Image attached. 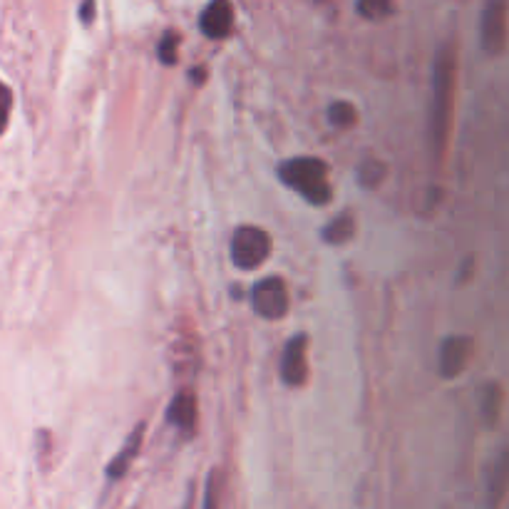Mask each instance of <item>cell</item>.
<instances>
[{
	"mask_svg": "<svg viewBox=\"0 0 509 509\" xmlns=\"http://www.w3.org/2000/svg\"><path fill=\"white\" fill-rule=\"evenodd\" d=\"M455 87H457V53L447 43L435 57L433 94H430V110H427V140H430V152L437 160L445 154L447 140H450Z\"/></svg>",
	"mask_w": 509,
	"mask_h": 509,
	"instance_id": "6da1fadb",
	"label": "cell"
},
{
	"mask_svg": "<svg viewBox=\"0 0 509 509\" xmlns=\"http://www.w3.org/2000/svg\"><path fill=\"white\" fill-rule=\"evenodd\" d=\"M279 177L283 184L296 189L303 199H308L316 207H323L333 199V189L328 181V167L321 160L313 157H296L283 162L279 167Z\"/></svg>",
	"mask_w": 509,
	"mask_h": 509,
	"instance_id": "7a4b0ae2",
	"label": "cell"
},
{
	"mask_svg": "<svg viewBox=\"0 0 509 509\" xmlns=\"http://www.w3.org/2000/svg\"><path fill=\"white\" fill-rule=\"evenodd\" d=\"M271 236L264 229L244 224L239 227L231 236V261L241 271H256L259 266L266 264V259L271 256Z\"/></svg>",
	"mask_w": 509,
	"mask_h": 509,
	"instance_id": "3957f363",
	"label": "cell"
},
{
	"mask_svg": "<svg viewBox=\"0 0 509 509\" xmlns=\"http://www.w3.org/2000/svg\"><path fill=\"white\" fill-rule=\"evenodd\" d=\"M482 47L487 55H500L507 47L509 0H487L482 10Z\"/></svg>",
	"mask_w": 509,
	"mask_h": 509,
	"instance_id": "277c9868",
	"label": "cell"
},
{
	"mask_svg": "<svg viewBox=\"0 0 509 509\" xmlns=\"http://www.w3.org/2000/svg\"><path fill=\"white\" fill-rule=\"evenodd\" d=\"M251 303L254 311L266 318V321H279L289 313V289L279 276H266L261 281H256L251 291Z\"/></svg>",
	"mask_w": 509,
	"mask_h": 509,
	"instance_id": "5b68a950",
	"label": "cell"
},
{
	"mask_svg": "<svg viewBox=\"0 0 509 509\" xmlns=\"http://www.w3.org/2000/svg\"><path fill=\"white\" fill-rule=\"evenodd\" d=\"M475 350V340L470 336H450L440 346V376L453 380L463 376Z\"/></svg>",
	"mask_w": 509,
	"mask_h": 509,
	"instance_id": "8992f818",
	"label": "cell"
},
{
	"mask_svg": "<svg viewBox=\"0 0 509 509\" xmlns=\"http://www.w3.org/2000/svg\"><path fill=\"white\" fill-rule=\"evenodd\" d=\"M306 350H308V338L299 333L286 343V350L281 356V380L286 386L299 387L306 383L308 377V360H306Z\"/></svg>",
	"mask_w": 509,
	"mask_h": 509,
	"instance_id": "52a82bcc",
	"label": "cell"
},
{
	"mask_svg": "<svg viewBox=\"0 0 509 509\" xmlns=\"http://www.w3.org/2000/svg\"><path fill=\"white\" fill-rule=\"evenodd\" d=\"M199 28L211 40L227 38L229 33L234 30V5L229 0H211L201 13Z\"/></svg>",
	"mask_w": 509,
	"mask_h": 509,
	"instance_id": "ba28073f",
	"label": "cell"
},
{
	"mask_svg": "<svg viewBox=\"0 0 509 509\" xmlns=\"http://www.w3.org/2000/svg\"><path fill=\"white\" fill-rule=\"evenodd\" d=\"M142 437H144V423H140L134 427L132 433H130V437L124 440L122 450L114 455V460L110 463V467H107V477H110V480H120L124 472L130 470V465L134 463V457L140 453Z\"/></svg>",
	"mask_w": 509,
	"mask_h": 509,
	"instance_id": "9c48e42d",
	"label": "cell"
},
{
	"mask_svg": "<svg viewBox=\"0 0 509 509\" xmlns=\"http://www.w3.org/2000/svg\"><path fill=\"white\" fill-rule=\"evenodd\" d=\"M167 417H170L171 425H177L184 433H191L194 425H197V397L191 393H177L171 397L170 410H167Z\"/></svg>",
	"mask_w": 509,
	"mask_h": 509,
	"instance_id": "30bf717a",
	"label": "cell"
},
{
	"mask_svg": "<svg viewBox=\"0 0 509 509\" xmlns=\"http://www.w3.org/2000/svg\"><path fill=\"white\" fill-rule=\"evenodd\" d=\"M353 234H356V224H353L350 214H340L326 227V241L328 244H346Z\"/></svg>",
	"mask_w": 509,
	"mask_h": 509,
	"instance_id": "8fae6325",
	"label": "cell"
},
{
	"mask_svg": "<svg viewBox=\"0 0 509 509\" xmlns=\"http://www.w3.org/2000/svg\"><path fill=\"white\" fill-rule=\"evenodd\" d=\"M328 120L333 127H338V130H350L353 124L358 122V113H356V107L346 100H338V103H333L328 107Z\"/></svg>",
	"mask_w": 509,
	"mask_h": 509,
	"instance_id": "7c38bea8",
	"label": "cell"
},
{
	"mask_svg": "<svg viewBox=\"0 0 509 509\" xmlns=\"http://www.w3.org/2000/svg\"><path fill=\"white\" fill-rule=\"evenodd\" d=\"M360 18L366 20H386L393 13V0H358Z\"/></svg>",
	"mask_w": 509,
	"mask_h": 509,
	"instance_id": "4fadbf2b",
	"label": "cell"
},
{
	"mask_svg": "<svg viewBox=\"0 0 509 509\" xmlns=\"http://www.w3.org/2000/svg\"><path fill=\"white\" fill-rule=\"evenodd\" d=\"M358 180L366 189H376L380 181L386 180V167H383V164H380V162H376V160L363 162V164H360V170H358Z\"/></svg>",
	"mask_w": 509,
	"mask_h": 509,
	"instance_id": "5bb4252c",
	"label": "cell"
},
{
	"mask_svg": "<svg viewBox=\"0 0 509 509\" xmlns=\"http://www.w3.org/2000/svg\"><path fill=\"white\" fill-rule=\"evenodd\" d=\"M177 45H180L177 33H164V38L157 45V57H160L164 65H174L177 63Z\"/></svg>",
	"mask_w": 509,
	"mask_h": 509,
	"instance_id": "9a60e30c",
	"label": "cell"
},
{
	"mask_svg": "<svg viewBox=\"0 0 509 509\" xmlns=\"http://www.w3.org/2000/svg\"><path fill=\"white\" fill-rule=\"evenodd\" d=\"M500 407H502V387L487 386V396H485V417H487V423L490 425L497 423Z\"/></svg>",
	"mask_w": 509,
	"mask_h": 509,
	"instance_id": "2e32d148",
	"label": "cell"
},
{
	"mask_svg": "<svg viewBox=\"0 0 509 509\" xmlns=\"http://www.w3.org/2000/svg\"><path fill=\"white\" fill-rule=\"evenodd\" d=\"M10 107H13V93H10L8 85L0 83V134L5 132V127H8Z\"/></svg>",
	"mask_w": 509,
	"mask_h": 509,
	"instance_id": "e0dca14e",
	"label": "cell"
},
{
	"mask_svg": "<svg viewBox=\"0 0 509 509\" xmlns=\"http://www.w3.org/2000/svg\"><path fill=\"white\" fill-rule=\"evenodd\" d=\"M204 509H219V477L211 475L207 485V497H204Z\"/></svg>",
	"mask_w": 509,
	"mask_h": 509,
	"instance_id": "ac0fdd59",
	"label": "cell"
},
{
	"mask_svg": "<svg viewBox=\"0 0 509 509\" xmlns=\"http://www.w3.org/2000/svg\"><path fill=\"white\" fill-rule=\"evenodd\" d=\"M94 18V0H83V8H80V20L90 25Z\"/></svg>",
	"mask_w": 509,
	"mask_h": 509,
	"instance_id": "d6986e66",
	"label": "cell"
}]
</instances>
